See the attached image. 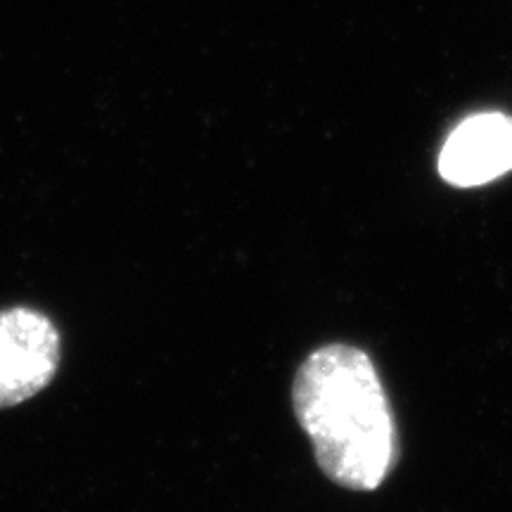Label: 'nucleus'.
I'll list each match as a JSON object with an SVG mask.
<instances>
[{
	"label": "nucleus",
	"mask_w": 512,
	"mask_h": 512,
	"mask_svg": "<svg viewBox=\"0 0 512 512\" xmlns=\"http://www.w3.org/2000/svg\"><path fill=\"white\" fill-rule=\"evenodd\" d=\"M292 406L323 475L351 491H375L396 463V427L373 361L328 344L299 366Z\"/></svg>",
	"instance_id": "f257e3e1"
},
{
	"label": "nucleus",
	"mask_w": 512,
	"mask_h": 512,
	"mask_svg": "<svg viewBox=\"0 0 512 512\" xmlns=\"http://www.w3.org/2000/svg\"><path fill=\"white\" fill-rule=\"evenodd\" d=\"M60 332L46 313L0 311V408L17 406L48 387L60 368Z\"/></svg>",
	"instance_id": "f03ea898"
},
{
	"label": "nucleus",
	"mask_w": 512,
	"mask_h": 512,
	"mask_svg": "<svg viewBox=\"0 0 512 512\" xmlns=\"http://www.w3.org/2000/svg\"><path fill=\"white\" fill-rule=\"evenodd\" d=\"M512 171V119L498 112L467 117L446 140L439 176L456 188H477Z\"/></svg>",
	"instance_id": "7ed1b4c3"
}]
</instances>
